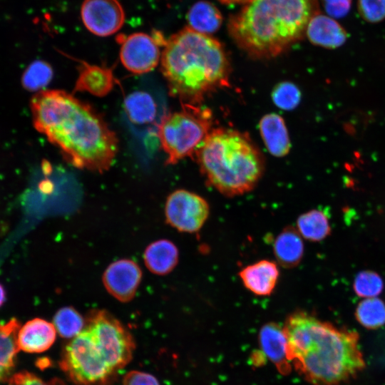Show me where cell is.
Instances as JSON below:
<instances>
[{
    "mask_svg": "<svg viewBox=\"0 0 385 385\" xmlns=\"http://www.w3.org/2000/svg\"><path fill=\"white\" fill-rule=\"evenodd\" d=\"M272 247L277 264L284 268L297 267L303 258L304 247L302 237L293 226L285 227L276 236Z\"/></svg>",
    "mask_w": 385,
    "mask_h": 385,
    "instance_id": "18",
    "label": "cell"
},
{
    "mask_svg": "<svg viewBox=\"0 0 385 385\" xmlns=\"http://www.w3.org/2000/svg\"><path fill=\"white\" fill-rule=\"evenodd\" d=\"M115 82L111 68L82 61L74 91L87 92L97 97H103L112 91Z\"/></svg>",
    "mask_w": 385,
    "mask_h": 385,
    "instance_id": "17",
    "label": "cell"
},
{
    "mask_svg": "<svg viewBox=\"0 0 385 385\" xmlns=\"http://www.w3.org/2000/svg\"><path fill=\"white\" fill-rule=\"evenodd\" d=\"M142 278V271L138 264L128 259L111 263L103 274V283L106 290L115 299L128 302L135 296Z\"/></svg>",
    "mask_w": 385,
    "mask_h": 385,
    "instance_id": "12",
    "label": "cell"
},
{
    "mask_svg": "<svg viewBox=\"0 0 385 385\" xmlns=\"http://www.w3.org/2000/svg\"><path fill=\"white\" fill-rule=\"evenodd\" d=\"M210 205L202 196L187 190H177L167 198L166 222L182 232L195 233L200 230L210 215Z\"/></svg>",
    "mask_w": 385,
    "mask_h": 385,
    "instance_id": "9",
    "label": "cell"
},
{
    "mask_svg": "<svg viewBox=\"0 0 385 385\" xmlns=\"http://www.w3.org/2000/svg\"><path fill=\"white\" fill-rule=\"evenodd\" d=\"M283 331L289 361L313 385H339L365 367L356 332L339 329L302 311L287 317Z\"/></svg>",
    "mask_w": 385,
    "mask_h": 385,
    "instance_id": "2",
    "label": "cell"
},
{
    "mask_svg": "<svg viewBox=\"0 0 385 385\" xmlns=\"http://www.w3.org/2000/svg\"><path fill=\"white\" fill-rule=\"evenodd\" d=\"M325 11L335 19L344 17L349 11L351 0H322Z\"/></svg>",
    "mask_w": 385,
    "mask_h": 385,
    "instance_id": "32",
    "label": "cell"
},
{
    "mask_svg": "<svg viewBox=\"0 0 385 385\" xmlns=\"http://www.w3.org/2000/svg\"><path fill=\"white\" fill-rule=\"evenodd\" d=\"M297 230L304 239L319 242L331 232L328 213L320 209H313L300 215L297 220Z\"/></svg>",
    "mask_w": 385,
    "mask_h": 385,
    "instance_id": "24",
    "label": "cell"
},
{
    "mask_svg": "<svg viewBox=\"0 0 385 385\" xmlns=\"http://www.w3.org/2000/svg\"><path fill=\"white\" fill-rule=\"evenodd\" d=\"M120 40V59L123 66L135 74H143L154 69L161 58L160 43L166 40L136 32L123 36Z\"/></svg>",
    "mask_w": 385,
    "mask_h": 385,
    "instance_id": "10",
    "label": "cell"
},
{
    "mask_svg": "<svg viewBox=\"0 0 385 385\" xmlns=\"http://www.w3.org/2000/svg\"><path fill=\"white\" fill-rule=\"evenodd\" d=\"M81 17L93 34L105 37L114 34L125 21L124 9L118 0H84Z\"/></svg>",
    "mask_w": 385,
    "mask_h": 385,
    "instance_id": "11",
    "label": "cell"
},
{
    "mask_svg": "<svg viewBox=\"0 0 385 385\" xmlns=\"http://www.w3.org/2000/svg\"><path fill=\"white\" fill-rule=\"evenodd\" d=\"M53 76V71L48 63L36 60L24 71L21 77V84L29 91L39 92L48 85Z\"/></svg>",
    "mask_w": 385,
    "mask_h": 385,
    "instance_id": "26",
    "label": "cell"
},
{
    "mask_svg": "<svg viewBox=\"0 0 385 385\" xmlns=\"http://www.w3.org/2000/svg\"><path fill=\"white\" fill-rule=\"evenodd\" d=\"M160 70L169 93L182 104L200 105L216 90L229 86L230 64L222 43L186 26L165 41Z\"/></svg>",
    "mask_w": 385,
    "mask_h": 385,
    "instance_id": "3",
    "label": "cell"
},
{
    "mask_svg": "<svg viewBox=\"0 0 385 385\" xmlns=\"http://www.w3.org/2000/svg\"><path fill=\"white\" fill-rule=\"evenodd\" d=\"M271 96L276 106L284 111L294 109L301 100V92L299 88L289 81H283L276 85Z\"/></svg>",
    "mask_w": 385,
    "mask_h": 385,
    "instance_id": "28",
    "label": "cell"
},
{
    "mask_svg": "<svg viewBox=\"0 0 385 385\" xmlns=\"http://www.w3.org/2000/svg\"><path fill=\"white\" fill-rule=\"evenodd\" d=\"M6 299V293L4 286L0 283V307L4 304Z\"/></svg>",
    "mask_w": 385,
    "mask_h": 385,
    "instance_id": "36",
    "label": "cell"
},
{
    "mask_svg": "<svg viewBox=\"0 0 385 385\" xmlns=\"http://www.w3.org/2000/svg\"><path fill=\"white\" fill-rule=\"evenodd\" d=\"M86 322V329L113 371L130 362L135 349L134 339L116 318L106 310L94 309L88 313Z\"/></svg>",
    "mask_w": 385,
    "mask_h": 385,
    "instance_id": "7",
    "label": "cell"
},
{
    "mask_svg": "<svg viewBox=\"0 0 385 385\" xmlns=\"http://www.w3.org/2000/svg\"><path fill=\"white\" fill-rule=\"evenodd\" d=\"M123 108L130 122L136 125H147L157 118L158 106L154 98L148 92L136 91L124 100Z\"/></svg>",
    "mask_w": 385,
    "mask_h": 385,
    "instance_id": "21",
    "label": "cell"
},
{
    "mask_svg": "<svg viewBox=\"0 0 385 385\" xmlns=\"http://www.w3.org/2000/svg\"><path fill=\"white\" fill-rule=\"evenodd\" d=\"M33 125L79 169L103 173L118 150V140L89 104L61 90H43L30 103Z\"/></svg>",
    "mask_w": 385,
    "mask_h": 385,
    "instance_id": "1",
    "label": "cell"
},
{
    "mask_svg": "<svg viewBox=\"0 0 385 385\" xmlns=\"http://www.w3.org/2000/svg\"><path fill=\"white\" fill-rule=\"evenodd\" d=\"M218 1L225 4H245L248 3L249 1H250L251 0H218Z\"/></svg>",
    "mask_w": 385,
    "mask_h": 385,
    "instance_id": "35",
    "label": "cell"
},
{
    "mask_svg": "<svg viewBox=\"0 0 385 385\" xmlns=\"http://www.w3.org/2000/svg\"><path fill=\"white\" fill-rule=\"evenodd\" d=\"M85 321L80 313L72 307L58 309L53 317V325L63 338H74L83 331Z\"/></svg>",
    "mask_w": 385,
    "mask_h": 385,
    "instance_id": "27",
    "label": "cell"
},
{
    "mask_svg": "<svg viewBox=\"0 0 385 385\" xmlns=\"http://www.w3.org/2000/svg\"><path fill=\"white\" fill-rule=\"evenodd\" d=\"M253 364L255 366H262L265 364V358L264 353L260 350L258 351H254L253 355L251 356Z\"/></svg>",
    "mask_w": 385,
    "mask_h": 385,
    "instance_id": "34",
    "label": "cell"
},
{
    "mask_svg": "<svg viewBox=\"0 0 385 385\" xmlns=\"http://www.w3.org/2000/svg\"><path fill=\"white\" fill-rule=\"evenodd\" d=\"M259 339L261 351L266 358L275 365L281 374H289L292 366L287 355V342L283 328L277 323L268 322L261 327Z\"/></svg>",
    "mask_w": 385,
    "mask_h": 385,
    "instance_id": "14",
    "label": "cell"
},
{
    "mask_svg": "<svg viewBox=\"0 0 385 385\" xmlns=\"http://www.w3.org/2000/svg\"><path fill=\"white\" fill-rule=\"evenodd\" d=\"M123 384L160 385L157 379L153 375L138 371H131L127 373L123 378Z\"/></svg>",
    "mask_w": 385,
    "mask_h": 385,
    "instance_id": "33",
    "label": "cell"
},
{
    "mask_svg": "<svg viewBox=\"0 0 385 385\" xmlns=\"http://www.w3.org/2000/svg\"><path fill=\"white\" fill-rule=\"evenodd\" d=\"M238 274L248 291L265 297L274 292L279 277V270L275 262L262 260L245 267Z\"/></svg>",
    "mask_w": 385,
    "mask_h": 385,
    "instance_id": "13",
    "label": "cell"
},
{
    "mask_svg": "<svg viewBox=\"0 0 385 385\" xmlns=\"http://www.w3.org/2000/svg\"><path fill=\"white\" fill-rule=\"evenodd\" d=\"M60 366L67 376L79 385L103 382L113 371L86 329L67 344Z\"/></svg>",
    "mask_w": 385,
    "mask_h": 385,
    "instance_id": "8",
    "label": "cell"
},
{
    "mask_svg": "<svg viewBox=\"0 0 385 385\" xmlns=\"http://www.w3.org/2000/svg\"><path fill=\"white\" fill-rule=\"evenodd\" d=\"M19 321L13 318L0 322V382L6 379L14 366V358L19 350L17 344Z\"/></svg>",
    "mask_w": 385,
    "mask_h": 385,
    "instance_id": "22",
    "label": "cell"
},
{
    "mask_svg": "<svg viewBox=\"0 0 385 385\" xmlns=\"http://www.w3.org/2000/svg\"><path fill=\"white\" fill-rule=\"evenodd\" d=\"M148 269L158 275H165L176 267L179 252L175 245L168 240H160L150 244L143 255Z\"/></svg>",
    "mask_w": 385,
    "mask_h": 385,
    "instance_id": "20",
    "label": "cell"
},
{
    "mask_svg": "<svg viewBox=\"0 0 385 385\" xmlns=\"http://www.w3.org/2000/svg\"><path fill=\"white\" fill-rule=\"evenodd\" d=\"M56 330L47 321L35 318L27 322L18 332L17 344L19 349L29 353H41L48 349L54 343Z\"/></svg>",
    "mask_w": 385,
    "mask_h": 385,
    "instance_id": "16",
    "label": "cell"
},
{
    "mask_svg": "<svg viewBox=\"0 0 385 385\" xmlns=\"http://www.w3.org/2000/svg\"><path fill=\"white\" fill-rule=\"evenodd\" d=\"M9 385H63L61 382L56 379L45 381L34 374L28 371H21L13 375L10 379Z\"/></svg>",
    "mask_w": 385,
    "mask_h": 385,
    "instance_id": "31",
    "label": "cell"
},
{
    "mask_svg": "<svg viewBox=\"0 0 385 385\" xmlns=\"http://www.w3.org/2000/svg\"><path fill=\"white\" fill-rule=\"evenodd\" d=\"M355 315L364 327L379 328L385 324V303L376 297L366 298L358 304Z\"/></svg>",
    "mask_w": 385,
    "mask_h": 385,
    "instance_id": "25",
    "label": "cell"
},
{
    "mask_svg": "<svg viewBox=\"0 0 385 385\" xmlns=\"http://www.w3.org/2000/svg\"><path fill=\"white\" fill-rule=\"evenodd\" d=\"M317 12L318 0H251L230 16L228 32L250 56L270 58L301 40Z\"/></svg>",
    "mask_w": 385,
    "mask_h": 385,
    "instance_id": "4",
    "label": "cell"
},
{
    "mask_svg": "<svg viewBox=\"0 0 385 385\" xmlns=\"http://www.w3.org/2000/svg\"><path fill=\"white\" fill-rule=\"evenodd\" d=\"M212 114L200 105L182 104L178 111L165 114L158 124V137L167 155L165 163L175 165L196 151L212 130Z\"/></svg>",
    "mask_w": 385,
    "mask_h": 385,
    "instance_id": "6",
    "label": "cell"
},
{
    "mask_svg": "<svg viewBox=\"0 0 385 385\" xmlns=\"http://www.w3.org/2000/svg\"><path fill=\"white\" fill-rule=\"evenodd\" d=\"M355 293L365 298L376 297L383 290L384 282L381 277L373 271L359 272L354 281Z\"/></svg>",
    "mask_w": 385,
    "mask_h": 385,
    "instance_id": "29",
    "label": "cell"
},
{
    "mask_svg": "<svg viewBox=\"0 0 385 385\" xmlns=\"http://www.w3.org/2000/svg\"><path fill=\"white\" fill-rule=\"evenodd\" d=\"M305 34L312 43L326 48L341 46L348 37L345 29L337 21L319 11L309 20Z\"/></svg>",
    "mask_w": 385,
    "mask_h": 385,
    "instance_id": "15",
    "label": "cell"
},
{
    "mask_svg": "<svg viewBox=\"0 0 385 385\" xmlns=\"http://www.w3.org/2000/svg\"><path fill=\"white\" fill-rule=\"evenodd\" d=\"M259 128L262 140L270 154L275 157H284L289 153L290 139L285 122L279 115H265L260 120Z\"/></svg>",
    "mask_w": 385,
    "mask_h": 385,
    "instance_id": "19",
    "label": "cell"
},
{
    "mask_svg": "<svg viewBox=\"0 0 385 385\" xmlns=\"http://www.w3.org/2000/svg\"><path fill=\"white\" fill-rule=\"evenodd\" d=\"M194 157L207 183L227 197L253 190L265 170L257 146L233 129L212 128Z\"/></svg>",
    "mask_w": 385,
    "mask_h": 385,
    "instance_id": "5",
    "label": "cell"
},
{
    "mask_svg": "<svg viewBox=\"0 0 385 385\" xmlns=\"http://www.w3.org/2000/svg\"><path fill=\"white\" fill-rule=\"evenodd\" d=\"M187 20L188 27L199 33L210 35L221 26L222 16L213 4L200 1L190 7L187 14Z\"/></svg>",
    "mask_w": 385,
    "mask_h": 385,
    "instance_id": "23",
    "label": "cell"
},
{
    "mask_svg": "<svg viewBox=\"0 0 385 385\" xmlns=\"http://www.w3.org/2000/svg\"><path fill=\"white\" fill-rule=\"evenodd\" d=\"M358 10L364 20L378 23L385 18V0H358Z\"/></svg>",
    "mask_w": 385,
    "mask_h": 385,
    "instance_id": "30",
    "label": "cell"
}]
</instances>
